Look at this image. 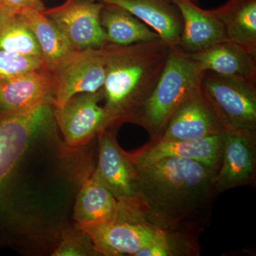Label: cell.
Masks as SVG:
<instances>
[{"label":"cell","mask_w":256,"mask_h":256,"mask_svg":"<svg viewBox=\"0 0 256 256\" xmlns=\"http://www.w3.org/2000/svg\"><path fill=\"white\" fill-rule=\"evenodd\" d=\"M100 22L109 42L114 44L127 46L161 40L146 24L116 5L104 4Z\"/></svg>","instance_id":"20"},{"label":"cell","mask_w":256,"mask_h":256,"mask_svg":"<svg viewBox=\"0 0 256 256\" xmlns=\"http://www.w3.org/2000/svg\"><path fill=\"white\" fill-rule=\"evenodd\" d=\"M201 252L197 236L166 232L159 240L138 250L134 256H197Z\"/></svg>","instance_id":"23"},{"label":"cell","mask_w":256,"mask_h":256,"mask_svg":"<svg viewBox=\"0 0 256 256\" xmlns=\"http://www.w3.org/2000/svg\"><path fill=\"white\" fill-rule=\"evenodd\" d=\"M104 90L77 94L62 108H55V116L66 142L76 148L85 146L99 133L119 124L105 107L99 106Z\"/></svg>","instance_id":"8"},{"label":"cell","mask_w":256,"mask_h":256,"mask_svg":"<svg viewBox=\"0 0 256 256\" xmlns=\"http://www.w3.org/2000/svg\"><path fill=\"white\" fill-rule=\"evenodd\" d=\"M50 104L0 116V192L28 150L30 143L50 120Z\"/></svg>","instance_id":"7"},{"label":"cell","mask_w":256,"mask_h":256,"mask_svg":"<svg viewBox=\"0 0 256 256\" xmlns=\"http://www.w3.org/2000/svg\"><path fill=\"white\" fill-rule=\"evenodd\" d=\"M104 46L74 50L52 69L56 108L63 107L77 94L102 88L106 73Z\"/></svg>","instance_id":"6"},{"label":"cell","mask_w":256,"mask_h":256,"mask_svg":"<svg viewBox=\"0 0 256 256\" xmlns=\"http://www.w3.org/2000/svg\"><path fill=\"white\" fill-rule=\"evenodd\" d=\"M202 89L224 132H256V80L206 70Z\"/></svg>","instance_id":"5"},{"label":"cell","mask_w":256,"mask_h":256,"mask_svg":"<svg viewBox=\"0 0 256 256\" xmlns=\"http://www.w3.org/2000/svg\"><path fill=\"white\" fill-rule=\"evenodd\" d=\"M212 12L223 25L227 41L256 56V0H228Z\"/></svg>","instance_id":"18"},{"label":"cell","mask_w":256,"mask_h":256,"mask_svg":"<svg viewBox=\"0 0 256 256\" xmlns=\"http://www.w3.org/2000/svg\"><path fill=\"white\" fill-rule=\"evenodd\" d=\"M224 132L188 140H150L139 150L128 152V154L136 169L162 158L174 156L200 162L218 170L222 162Z\"/></svg>","instance_id":"12"},{"label":"cell","mask_w":256,"mask_h":256,"mask_svg":"<svg viewBox=\"0 0 256 256\" xmlns=\"http://www.w3.org/2000/svg\"><path fill=\"white\" fill-rule=\"evenodd\" d=\"M178 8L183 21L180 47L188 54L201 52L226 40L222 22L212 12L192 0H170Z\"/></svg>","instance_id":"16"},{"label":"cell","mask_w":256,"mask_h":256,"mask_svg":"<svg viewBox=\"0 0 256 256\" xmlns=\"http://www.w3.org/2000/svg\"><path fill=\"white\" fill-rule=\"evenodd\" d=\"M190 54L205 72L256 80V56L233 42L225 40Z\"/></svg>","instance_id":"17"},{"label":"cell","mask_w":256,"mask_h":256,"mask_svg":"<svg viewBox=\"0 0 256 256\" xmlns=\"http://www.w3.org/2000/svg\"><path fill=\"white\" fill-rule=\"evenodd\" d=\"M256 176V132H224L222 162L216 178L218 194L254 186Z\"/></svg>","instance_id":"11"},{"label":"cell","mask_w":256,"mask_h":256,"mask_svg":"<svg viewBox=\"0 0 256 256\" xmlns=\"http://www.w3.org/2000/svg\"><path fill=\"white\" fill-rule=\"evenodd\" d=\"M16 15L36 37L46 68L52 70L58 62L76 50L62 32L42 12L25 8Z\"/></svg>","instance_id":"21"},{"label":"cell","mask_w":256,"mask_h":256,"mask_svg":"<svg viewBox=\"0 0 256 256\" xmlns=\"http://www.w3.org/2000/svg\"><path fill=\"white\" fill-rule=\"evenodd\" d=\"M104 48V107L118 124L131 122L156 86L170 46L160 40L127 46L109 43Z\"/></svg>","instance_id":"2"},{"label":"cell","mask_w":256,"mask_h":256,"mask_svg":"<svg viewBox=\"0 0 256 256\" xmlns=\"http://www.w3.org/2000/svg\"><path fill=\"white\" fill-rule=\"evenodd\" d=\"M53 256H100L96 250L92 239L85 232L76 226L66 230Z\"/></svg>","instance_id":"25"},{"label":"cell","mask_w":256,"mask_h":256,"mask_svg":"<svg viewBox=\"0 0 256 256\" xmlns=\"http://www.w3.org/2000/svg\"><path fill=\"white\" fill-rule=\"evenodd\" d=\"M124 8L146 24L170 46L180 45L183 21L170 0H92Z\"/></svg>","instance_id":"15"},{"label":"cell","mask_w":256,"mask_h":256,"mask_svg":"<svg viewBox=\"0 0 256 256\" xmlns=\"http://www.w3.org/2000/svg\"><path fill=\"white\" fill-rule=\"evenodd\" d=\"M54 105V78L44 68L0 82V108L4 112Z\"/></svg>","instance_id":"14"},{"label":"cell","mask_w":256,"mask_h":256,"mask_svg":"<svg viewBox=\"0 0 256 256\" xmlns=\"http://www.w3.org/2000/svg\"><path fill=\"white\" fill-rule=\"evenodd\" d=\"M110 127L97 136L98 162L92 174L118 201L136 198L137 169L127 152L119 146L116 132Z\"/></svg>","instance_id":"10"},{"label":"cell","mask_w":256,"mask_h":256,"mask_svg":"<svg viewBox=\"0 0 256 256\" xmlns=\"http://www.w3.org/2000/svg\"><path fill=\"white\" fill-rule=\"evenodd\" d=\"M204 73L190 54L178 46H170L156 86L131 124L146 130L150 140L160 137L176 109L202 88Z\"/></svg>","instance_id":"3"},{"label":"cell","mask_w":256,"mask_h":256,"mask_svg":"<svg viewBox=\"0 0 256 256\" xmlns=\"http://www.w3.org/2000/svg\"><path fill=\"white\" fill-rule=\"evenodd\" d=\"M44 68L41 58L0 50V82Z\"/></svg>","instance_id":"24"},{"label":"cell","mask_w":256,"mask_h":256,"mask_svg":"<svg viewBox=\"0 0 256 256\" xmlns=\"http://www.w3.org/2000/svg\"><path fill=\"white\" fill-rule=\"evenodd\" d=\"M92 172L82 178L76 200L74 218L77 225L108 222L118 210V200Z\"/></svg>","instance_id":"19"},{"label":"cell","mask_w":256,"mask_h":256,"mask_svg":"<svg viewBox=\"0 0 256 256\" xmlns=\"http://www.w3.org/2000/svg\"><path fill=\"white\" fill-rule=\"evenodd\" d=\"M192 1L193 2L196 3V2H198V0H192Z\"/></svg>","instance_id":"27"},{"label":"cell","mask_w":256,"mask_h":256,"mask_svg":"<svg viewBox=\"0 0 256 256\" xmlns=\"http://www.w3.org/2000/svg\"><path fill=\"white\" fill-rule=\"evenodd\" d=\"M104 3L66 0L42 12L62 32L76 50L99 48L110 43L100 22Z\"/></svg>","instance_id":"9"},{"label":"cell","mask_w":256,"mask_h":256,"mask_svg":"<svg viewBox=\"0 0 256 256\" xmlns=\"http://www.w3.org/2000/svg\"><path fill=\"white\" fill-rule=\"evenodd\" d=\"M25 8L40 12L46 10L42 0H0V14L4 16H13Z\"/></svg>","instance_id":"26"},{"label":"cell","mask_w":256,"mask_h":256,"mask_svg":"<svg viewBox=\"0 0 256 256\" xmlns=\"http://www.w3.org/2000/svg\"><path fill=\"white\" fill-rule=\"evenodd\" d=\"M224 132L202 88L188 98L171 116L160 137L162 140H188Z\"/></svg>","instance_id":"13"},{"label":"cell","mask_w":256,"mask_h":256,"mask_svg":"<svg viewBox=\"0 0 256 256\" xmlns=\"http://www.w3.org/2000/svg\"><path fill=\"white\" fill-rule=\"evenodd\" d=\"M218 170L168 156L137 169L136 198L146 220L166 232L200 236L210 226L220 194Z\"/></svg>","instance_id":"1"},{"label":"cell","mask_w":256,"mask_h":256,"mask_svg":"<svg viewBox=\"0 0 256 256\" xmlns=\"http://www.w3.org/2000/svg\"><path fill=\"white\" fill-rule=\"evenodd\" d=\"M118 202V210L114 220L76 224L89 236L100 256H134L138 250L151 245L166 233L146 220L137 198Z\"/></svg>","instance_id":"4"},{"label":"cell","mask_w":256,"mask_h":256,"mask_svg":"<svg viewBox=\"0 0 256 256\" xmlns=\"http://www.w3.org/2000/svg\"><path fill=\"white\" fill-rule=\"evenodd\" d=\"M0 50L42 58L40 44L18 15L0 14Z\"/></svg>","instance_id":"22"}]
</instances>
